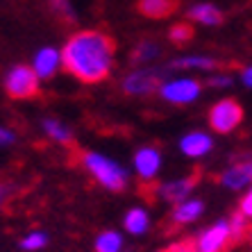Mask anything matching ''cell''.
Segmentation results:
<instances>
[{"label":"cell","mask_w":252,"mask_h":252,"mask_svg":"<svg viewBox=\"0 0 252 252\" xmlns=\"http://www.w3.org/2000/svg\"><path fill=\"white\" fill-rule=\"evenodd\" d=\"M62 68H66L80 82L95 84L109 77L116 59L114 41L100 30H82L64 43Z\"/></svg>","instance_id":"1"},{"label":"cell","mask_w":252,"mask_h":252,"mask_svg":"<svg viewBox=\"0 0 252 252\" xmlns=\"http://www.w3.org/2000/svg\"><path fill=\"white\" fill-rule=\"evenodd\" d=\"M82 166L89 175L107 191L118 193V191H125L129 184V170L118 159L100 153V150H87L82 155Z\"/></svg>","instance_id":"2"},{"label":"cell","mask_w":252,"mask_h":252,"mask_svg":"<svg viewBox=\"0 0 252 252\" xmlns=\"http://www.w3.org/2000/svg\"><path fill=\"white\" fill-rule=\"evenodd\" d=\"M157 91L170 105H193L202 95V84L191 75H175L166 77Z\"/></svg>","instance_id":"3"},{"label":"cell","mask_w":252,"mask_h":252,"mask_svg":"<svg viewBox=\"0 0 252 252\" xmlns=\"http://www.w3.org/2000/svg\"><path fill=\"white\" fill-rule=\"evenodd\" d=\"M166 80V68H157V66H136L134 70H129L127 75L123 77L121 89L127 95H150L159 89V84Z\"/></svg>","instance_id":"4"},{"label":"cell","mask_w":252,"mask_h":252,"mask_svg":"<svg viewBox=\"0 0 252 252\" xmlns=\"http://www.w3.org/2000/svg\"><path fill=\"white\" fill-rule=\"evenodd\" d=\"M207 121L216 134H229V132L239 129L243 123V107L234 98H220L211 105Z\"/></svg>","instance_id":"5"},{"label":"cell","mask_w":252,"mask_h":252,"mask_svg":"<svg viewBox=\"0 0 252 252\" xmlns=\"http://www.w3.org/2000/svg\"><path fill=\"white\" fill-rule=\"evenodd\" d=\"M2 89L7 91V95L18 100L32 98L39 91V80H36L34 70L30 68L28 64H14L12 68L5 73L2 77Z\"/></svg>","instance_id":"6"},{"label":"cell","mask_w":252,"mask_h":252,"mask_svg":"<svg viewBox=\"0 0 252 252\" xmlns=\"http://www.w3.org/2000/svg\"><path fill=\"white\" fill-rule=\"evenodd\" d=\"M164 168V155L155 146H141L136 148L134 157H132V170L136 173L139 180L143 182H155Z\"/></svg>","instance_id":"7"},{"label":"cell","mask_w":252,"mask_h":252,"mask_svg":"<svg viewBox=\"0 0 252 252\" xmlns=\"http://www.w3.org/2000/svg\"><path fill=\"white\" fill-rule=\"evenodd\" d=\"M229 241H232V236H229L227 220L220 218V220L211 223L209 227H205L198 234L193 252H223L229 246Z\"/></svg>","instance_id":"8"},{"label":"cell","mask_w":252,"mask_h":252,"mask_svg":"<svg viewBox=\"0 0 252 252\" xmlns=\"http://www.w3.org/2000/svg\"><path fill=\"white\" fill-rule=\"evenodd\" d=\"M180 153L189 159H205L214 153V136L205 129H191L180 139Z\"/></svg>","instance_id":"9"},{"label":"cell","mask_w":252,"mask_h":252,"mask_svg":"<svg viewBox=\"0 0 252 252\" xmlns=\"http://www.w3.org/2000/svg\"><path fill=\"white\" fill-rule=\"evenodd\" d=\"M30 68L34 70V75L39 82L55 77L59 73V68H62V53H59V48H55V46L39 48L34 53V57H32Z\"/></svg>","instance_id":"10"},{"label":"cell","mask_w":252,"mask_h":252,"mask_svg":"<svg viewBox=\"0 0 252 252\" xmlns=\"http://www.w3.org/2000/svg\"><path fill=\"white\" fill-rule=\"evenodd\" d=\"M193 189H195L193 177L182 175V177H173V180H166V182L157 184L155 193H157L159 200L170 202V205H177V202L191 198V195H193Z\"/></svg>","instance_id":"11"},{"label":"cell","mask_w":252,"mask_h":252,"mask_svg":"<svg viewBox=\"0 0 252 252\" xmlns=\"http://www.w3.org/2000/svg\"><path fill=\"white\" fill-rule=\"evenodd\" d=\"M252 182V164L250 161H236V164H229L227 168L220 173V187L227 189V191H248Z\"/></svg>","instance_id":"12"},{"label":"cell","mask_w":252,"mask_h":252,"mask_svg":"<svg viewBox=\"0 0 252 252\" xmlns=\"http://www.w3.org/2000/svg\"><path fill=\"white\" fill-rule=\"evenodd\" d=\"M216 68H218V59L202 53L182 55V57L170 59L168 64V70H205V73H214Z\"/></svg>","instance_id":"13"},{"label":"cell","mask_w":252,"mask_h":252,"mask_svg":"<svg viewBox=\"0 0 252 252\" xmlns=\"http://www.w3.org/2000/svg\"><path fill=\"white\" fill-rule=\"evenodd\" d=\"M205 209H207L205 200L191 195V198L182 200V202H177V205L173 207V216L170 218H173V223H177V225H191L205 216Z\"/></svg>","instance_id":"14"},{"label":"cell","mask_w":252,"mask_h":252,"mask_svg":"<svg viewBox=\"0 0 252 252\" xmlns=\"http://www.w3.org/2000/svg\"><path fill=\"white\" fill-rule=\"evenodd\" d=\"M123 227L132 236H143L153 227V216H150V211L146 207H132V209L125 211Z\"/></svg>","instance_id":"15"},{"label":"cell","mask_w":252,"mask_h":252,"mask_svg":"<svg viewBox=\"0 0 252 252\" xmlns=\"http://www.w3.org/2000/svg\"><path fill=\"white\" fill-rule=\"evenodd\" d=\"M187 16L193 23L205 25V28H216V25L223 23V12L216 5H211V2H195V5H191Z\"/></svg>","instance_id":"16"},{"label":"cell","mask_w":252,"mask_h":252,"mask_svg":"<svg viewBox=\"0 0 252 252\" xmlns=\"http://www.w3.org/2000/svg\"><path fill=\"white\" fill-rule=\"evenodd\" d=\"M41 129L48 139L53 141V143H59V146H68L70 141H73V129H70V125L64 123V121H59V118L46 116L41 121Z\"/></svg>","instance_id":"17"},{"label":"cell","mask_w":252,"mask_h":252,"mask_svg":"<svg viewBox=\"0 0 252 252\" xmlns=\"http://www.w3.org/2000/svg\"><path fill=\"white\" fill-rule=\"evenodd\" d=\"M159 55H161V46L155 39H143L141 43H136L134 53H132V62L139 66H150L159 59Z\"/></svg>","instance_id":"18"},{"label":"cell","mask_w":252,"mask_h":252,"mask_svg":"<svg viewBox=\"0 0 252 252\" xmlns=\"http://www.w3.org/2000/svg\"><path fill=\"white\" fill-rule=\"evenodd\" d=\"M125 239L118 229H102L94 241L95 252H123Z\"/></svg>","instance_id":"19"},{"label":"cell","mask_w":252,"mask_h":252,"mask_svg":"<svg viewBox=\"0 0 252 252\" xmlns=\"http://www.w3.org/2000/svg\"><path fill=\"white\" fill-rule=\"evenodd\" d=\"M139 9L148 18H166L175 9V0H139Z\"/></svg>","instance_id":"20"},{"label":"cell","mask_w":252,"mask_h":252,"mask_svg":"<svg viewBox=\"0 0 252 252\" xmlns=\"http://www.w3.org/2000/svg\"><path fill=\"white\" fill-rule=\"evenodd\" d=\"M48 243H50L48 232H43V229H32V232H28V234L21 239L18 246L25 252H41L43 248H48Z\"/></svg>","instance_id":"21"},{"label":"cell","mask_w":252,"mask_h":252,"mask_svg":"<svg viewBox=\"0 0 252 252\" xmlns=\"http://www.w3.org/2000/svg\"><path fill=\"white\" fill-rule=\"evenodd\" d=\"M232 84H234V77L229 75V73H225V70H214L207 77V87L214 89V91H218V89H232Z\"/></svg>","instance_id":"22"},{"label":"cell","mask_w":252,"mask_h":252,"mask_svg":"<svg viewBox=\"0 0 252 252\" xmlns=\"http://www.w3.org/2000/svg\"><path fill=\"white\" fill-rule=\"evenodd\" d=\"M227 227H229L232 241H239L241 236H246V232H248V218H243L239 211H236L232 218H227Z\"/></svg>","instance_id":"23"},{"label":"cell","mask_w":252,"mask_h":252,"mask_svg":"<svg viewBox=\"0 0 252 252\" xmlns=\"http://www.w3.org/2000/svg\"><path fill=\"white\" fill-rule=\"evenodd\" d=\"M191 25H187V23H175V25H170V30H168V39L173 43H187L189 39H191Z\"/></svg>","instance_id":"24"},{"label":"cell","mask_w":252,"mask_h":252,"mask_svg":"<svg viewBox=\"0 0 252 252\" xmlns=\"http://www.w3.org/2000/svg\"><path fill=\"white\" fill-rule=\"evenodd\" d=\"M50 7L55 9V14H59L66 21H73L75 18V9L70 5V0H50Z\"/></svg>","instance_id":"25"},{"label":"cell","mask_w":252,"mask_h":252,"mask_svg":"<svg viewBox=\"0 0 252 252\" xmlns=\"http://www.w3.org/2000/svg\"><path fill=\"white\" fill-rule=\"evenodd\" d=\"M239 214L243 218H248V220L252 218V193H250V191H243V195H241V200H239Z\"/></svg>","instance_id":"26"},{"label":"cell","mask_w":252,"mask_h":252,"mask_svg":"<svg viewBox=\"0 0 252 252\" xmlns=\"http://www.w3.org/2000/svg\"><path fill=\"white\" fill-rule=\"evenodd\" d=\"M16 143V132L5 125H0V148H9Z\"/></svg>","instance_id":"27"},{"label":"cell","mask_w":252,"mask_h":252,"mask_svg":"<svg viewBox=\"0 0 252 252\" xmlns=\"http://www.w3.org/2000/svg\"><path fill=\"white\" fill-rule=\"evenodd\" d=\"M239 82L243 89L252 87V66H243V68L239 70Z\"/></svg>","instance_id":"28"},{"label":"cell","mask_w":252,"mask_h":252,"mask_svg":"<svg viewBox=\"0 0 252 252\" xmlns=\"http://www.w3.org/2000/svg\"><path fill=\"white\" fill-rule=\"evenodd\" d=\"M0 205H2V189H0Z\"/></svg>","instance_id":"29"}]
</instances>
